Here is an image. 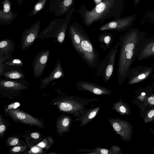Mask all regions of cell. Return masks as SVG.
Segmentation results:
<instances>
[{"instance_id":"obj_7","label":"cell","mask_w":154,"mask_h":154,"mask_svg":"<svg viewBox=\"0 0 154 154\" xmlns=\"http://www.w3.org/2000/svg\"><path fill=\"white\" fill-rule=\"evenodd\" d=\"M154 71L153 67L138 66L131 68L127 76V84L131 85L142 82L152 76Z\"/></svg>"},{"instance_id":"obj_14","label":"cell","mask_w":154,"mask_h":154,"mask_svg":"<svg viewBox=\"0 0 154 154\" xmlns=\"http://www.w3.org/2000/svg\"><path fill=\"white\" fill-rule=\"evenodd\" d=\"M132 18L126 17L115 19L109 21L100 26L99 30H116L119 32H123L127 29L130 25Z\"/></svg>"},{"instance_id":"obj_12","label":"cell","mask_w":154,"mask_h":154,"mask_svg":"<svg viewBox=\"0 0 154 154\" xmlns=\"http://www.w3.org/2000/svg\"><path fill=\"white\" fill-rule=\"evenodd\" d=\"M75 85L79 91H89L97 95H109L112 94V91L109 89L91 82L80 81L76 82Z\"/></svg>"},{"instance_id":"obj_19","label":"cell","mask_w":154,"mask_h":154,"mask_svg":"<svg viewBox=\"0 0 154 154\" xmlns=\"http://www.w3.org/2000/svg\"><path fill=\"white\" fill-rule=\"evenodd\" d=\"M74 120L68 114H63L59 116L56 121V128L58 135L60 137L68 132Z\"/></svg>"},{"instance_id":"obj_30","label":"cell","mask_w":154,"mask_h":154,"mask_svg":"<svg viewBox=\"0 0 154 154\" xmlns=\"http://www.w3.org/2000/svg\"><path fill=\"white\" fill-rule=\"evenodd\" d=\"M20 137L16 136H11L7 139L6 145L8 146L24 145L21 143Z\"/></svg>"},{"instance_id":"obj_37","label":"cell","mask_w":154,"mask_h":154,"mask_svg":"<svg viewBox=\"0 0 154 154\" xmlns=\"http://www.w3.org/2000/svg\"><path fill=\"white\" fill-rule=\"evenodd\" d=\"M30 137L32 138L33 140L38 141V140L39 141L41 140L40 138L41 137V135L39 133L37 132H34L30 134Z\"/></svg>"},{"instance_id":"obj_42","label":"cell","mask_w":154,"mask_h":154,"mask_svg":"<svg viewBox=\"0 0 154 154\" xmlns=\"http://www.w3.org/2000/svg\"><path fill=\"white\" fill-rule=\"evenodd\" d=\"M152 86H154V81L152 82Z\"/></svg>"},{"instance_id":"obj_24","label":"cell","mask_w":154,"mask_h":154,"mask_svg":"<svg viewBox=\"0 0 154 154\" xmlns=\"http://www.w3.org/2000/svg\"><path fill=\"white\" fill-rule=\"evenodd\" d=\"M15 48V44L11 39H2L0 42V56L13 58L12 54Z\"/></svg>"},{"instance_id":"obj_29","label":"cell","mask_w":154,"mask_h":154,"mask_svg":"<svg viewBox=\"0 0 154 154\" xmlns=\"http://www.w3.org/2000/svg\"><path fill=\"white\" fill-rule=\"evenodd\" d=\"M54 142V140L53 137L49 136L45 137L42 141L36 145L42 148L48 150Z\"/></svg>"},{"instance_id":"obj_10","label":"cell","mask_w":154,"mask_h":154,"mask_svg":"<svg viewBox=\"0 0 154 154\" xmlns=\"http://www.w3.org/2000/svg\"><path fill=\"white\" fill-rule=\"evenodd\" d=\"M119 47V42H117L106 56V58L100 63V65L105 66L103 79L105 82H108L112 76Z\"/></svg>"},{"instance_id":"obj_43","label":"cell","mask_w":154,"mask_h":154,"mask_svg":"<svg viewBox=\"0 0 154 154\" xmlns=\"http://www.w3.org/2000/svg\"><path fill=\"white\" fill-rule=\"evenodd\" d=\"M136 2H137L139 0H135Z\"/></svg>"},{"instance_id":"obj_9","label":"cell","mask_w":154,"mask_h":154,"mask_svg":"<svg viewBox=\"0 0 154 154\" xmlns=\"http://www.w3.org/2000/svg\"><path fill=\"white\" fill-rule=\"evenodd\" d=\"M108 120L115 133L120 135L122 140H129L131 129L128 122L116 118H109Z\"/></svg>"},{"instance_id":"obj_38","label":"cell","mask_w":154,"mask_h":154,"mask_svg":"<svg viewBox=\"0 0 154 154\" xmlns=\"http://www.w3.org/2000/svg\"><path fill=\"white\" fill-rule=\"evenodd\" d=\"M20 106V104L19 103L15 102L9 104L7 106H5L4 109H16Z\"/></svg>"},{"instance_id":"obj_26","label":"cell","mask_w":154,"mask_h":154,"mask_svg":"<svg viewBox=\"0 0 154 154\" xmlns=\"http://www.w3.org/2000/svg\"><path fill=\"white\" fill-rule=\"evenodd\" d=\"M112 109L121 115H129L130 111L128 106L120 98L116 102L112 104Z\"/></svg>"},{"instance_id":"obj_20","label":"cell","mask_w":154,"mask_h":154,"mask_svg":"<svg viewBox=\"0 0 154 154\" xmlns=\"http://www.w3.org/2000/svg\"><path fill=\"white\" fill-rule=\"evenodd\" d=\"M1 76L6 79H25L26 75L21 67L5 64Z\"/></svg>"},{"instance_id":"obj_18","label":"cell","mask_w":154,"mask_h":154,"mask_svg":"<svg viewBox=\"0 0 154 154\" xmlns=\"http://www.w3.org/2000/svg\"><path fill=\"white\" fill-rule=\"evenodd\" d=\"M64 72L62 64L59 59H57L55 67L50 75L43 79H40L41 81L40 86L41 88H45L52 81L57 79L63 77Z\"/></svg>"},{"instance_id":"obj_41","label":"cell","mask_w":154,"mask_h":154,"mask_svg":"<svg viewBox=\"0 0 154 154\" xmlns=\"http://www.w3.org/2000/svg\"><path fill=\"white\" fill-rule=\"evenodd\" d=\"M153 67L154 68V63L153 64ZM152 79L154 80V72L153 73H152Z\"/></svg>"},{"instance_id":"obj_28","label":"cell","mask_w":154,"mask_h":154,"mask_svg":"<svg viewBox=\"0 0 154 154\" xmlns=\"http://www.w3.org/2000/svg\"><path fill=\"white\" fill-rule=\"evenodd\" d=\"M47 0H39L34 5L32 11L28 14L27 17L34 16L44 8Z\"/></svg>"},{"instance_id":"obj_6","label":"cell","mask_w":154,"mask_h":154,"mask_svg":"<svg viewBox=\"0 0 154 154\" xmlns=\"http://www.w3.org/2000/svg\"><path fill=\"white\" fill-rule=\"evenodd\" d=\"M5 113L14 121L30 126H35L40 128L44 127L42 119L32 116L24 111L16 109H4Z\"/></svg>"},{"instance_id":"obj_15","label":"cell","mask_w":154,"mask_h":154,"mask_svg":"<svg viewBox=\"0 0 154 154\" xmlns=\"http://www.w3.org/2000/svg\"><path fill=\"white\" fill-rule=\"evenodd\" d=\"M154 57V36L146 37L139 49L137 59L141 60Z\"/></svg>"},{"instance_id":"obj_5","label":"cell","mask_w":154,"mask_h":154,"mask_svg":"<svg viewBox=\"0 0 154 154\" xmlns=\"http://www.w3.org/2000/svg\"><path fill=\"white\" fill-rule=\"evenodd\" d=\"M29 84L25 79H10L0 78V94L2 98L14 99L18 97L21 92L27 89Z\"/></svg>"},{"instance_id":"obj_1","label":"cell","mask_w":154,"mask_h":154,"mask_svg":"<svg viewBox=\"0 0 154 154\" xmlns=\"http://www.w3.org/2000/svg\"><path fill=\"white\" fill-rule=\"evenodd\" d=\"M146 37L145 35L134 30H129L121 35L119 42L120 50L117 72L119 85L127 79L128 72L137 58L139 49Z\"/></svg>"},{"instance_id":"obj_34","label":"cell","mask_w":154,"mask_h":154,"mask_svg":"<svg viewBox=\"0 0 154 154\" xmlns=\"http://www.w3.org/2000/svg\"><path fill=\"white\" fill-rule=\"evenodd\" d=\"M154 119V108L152 109L146 114L144 122L147 123L152 121Z\"/></svg>"},{"instance_id":"obj_33","label":"cell","mask_w":154,"mask_h":154,"mask_svg":"<svg viewBox=\"0 0 154 154\" xmlns=\"http://www.w3.org/2000/svg\"><path fill=\"white\" fill-rule=\"evenodd\" d=\"M27 149L26 146H17L10 149L9 152L11 153H20L25 151Z\"/></svg>"},{"instance_id":"obj_23","label":"cell","mask_w":154,"mask_h":154,"mask_svg":"<svg viewBox=\"0 0 154 154\" xmlns=\"http://www.w3.org/2000/svg\"><path fill=\"white\" fill-rule=\"evenodd\" d=\"M69 34L72 45L78 54L81 57L82 51L81 47L80 37L71 23L68 27Z\"/></svg>"},{"instance_id":"obj_16","label":"cell","mask_w":154,"mask_h":154,"mask_svg":"<svg viewBox=\"0 0 154 154\" xmlns=\"http://www.w3.org/2000/svg\"><path fill=\"white\" fill-rule=\"evenodd\" d=\"M2 5L3 9L0 10V24L8 25L17 17V14L12 11V4L10 0H3Z\"/></svg>"},{"instance_id":"obj_2","label":"cell","mask_w":154,"mask_h":154,"mask_svg":"<svg viewBox=\"0 0 154 154\" xmlns=\"http://www.w3.org/2000/svg\"><path fill=\"white\" fill-rule=\"evenodd\" d=\"M122 0H103L91 10H88L85 5L82 4L77 9L83 22L87 26L94 23L104 21L112 18H119L122 7Z\"/></svg>"},{"instance_id":"obj_31","label":"cell","mask_w":154,"mask_h":154,"mask_svg":"<svg viewBox=\"0 0 154 154\" xmlns=\"http://www.w3.org/2000/svg\"><path fill=\"white\" fill-rule=\"evenodd\" d=\"M4 63L5 64L8 65L18 66L21 68L23 65V62L22 59L14 57L6 60Z\"/></svg>"},{"instance_id":"obj_32","label":"cell","mask_w":154,"mask_h":154,"mask_svg":"<svg viewBox=\"0 0 154 154\" xmlns=\"http://www.w3.org/2000/svg\"><path fill=\"white\" fill-rule=\"evenodd\" d=\"M8 128L7 123L5 122L1 115L0 116V137L2 138Z\"/></svg>"},{"instance_id":"obj_25","label":"cell","mask_w":154,"mask_h":154,"mask_svg":"<svg viewBox=\"0 0 154 154\" xmlns=\"http://www.w3.org/2000/svg\"><path fill=\"white\" fill-rule=\"evenodd\" d=\"M97 40L100 43L102 50L105 51L111 47L113 41L112 33L105 31L100 34L97 37Z\"/></svg>"},{"instance_id":"obj_13","label":"cell","mask_w":154,"mask_h":154,"mask_svg":"<svg viewBox=\"0 0 154 154\" xmlns=\"http://www.w3.org/2000/svg\"><path fill=\"white\" fill-rule=\"evenodd\" d=\"M75 0H52L49 3L48 11L57 17L66 13L73 7Z\"/></svg>"},{"instance_id":"obj_17","label":"cell","mask_w":154,"mask_h":154,"mask_svg":"<svg viewBox=\"0 0 154 154\" xmlns=\"http://www.w3.org/2000/svg\"><path fill=\"white\" fill-rule=\"evenodd\" d=\"M62 19H54L52 20L49 25L39 33L38 38L42 39L45 38H56L61 26Z\"/></svg>"},{"instance_id":"obj_36","label":"cell","mask_w":154,"mask_h":154,"mask_svg":"<svg viewBox=\"0 0 154 154\" xmlns=\"http://www.w3.org/2000/svg\"><path fill=\"white\" fill-rule=\"evenodd\" d=\"M112 154H119L122 153L121 148L116 145H113L111 146L110 149Z\"/></svg>"},{"instance_id":"obj_40","label":"cell","mask_w":154,"mask_h":154,"mask_svg":"<svg viewBox=\"0 0 154 154\" xmlns=\"http://www.w3.org/2000/svg\"><path fill=\"white\" fill-rule=\"evenodd\" d=\"M19 5H21L24 0H15Z\"/></svg>"},{"instance_id":"obj_22","label":"cell","mask_w":154,"mask_h":154,"mask_svg":"<svg viewBox=\"0 0 154 154\" xmlns=\"http://www.w3.org/2000/svg\"><path fill=\"white\" fill-rule=\"evenodd\" d=\"M94 103L91 105L88 110L83 116L76 118V120L80 122V126H83L89 123L97 116L100 109V106L93 108Z\"/></svg>"},{"instance_id":"obj_8","label":"cell","mask_w":154,"mask_h":154,"mask_svg":"<svg viewBox=\"0 0 154 154\" xmlns=\"http://www.w3.org/2000/svg\"><path fill=\"white\" fill-rule=\"evenodd\" d=\"M41 25V21L38 20L23 30L20 39L22 51L27 49L34 43L39 34Z\"/></svg>"},{"instance_id":"obj_35","label":"cell","mask_w":154,"mask_h":154,"mask_svg":"<svg viewBox=\"0 0 154 154\" xmlns=\"http://www.w3.org/2000/svg\"><path fill=\"white\" fill-rule=\"evenodd\" d=\"M41 147L36 145L32 147L29 151V153H42L43 152Z\"/></svg>"},{"instance_id":"obj_27","label":"cell","mask_w":154,"mask_h":154,"mask_svg":"<svg viewBox=\"0 0 154 154\" xmlns=\"http://www.w3.org/2000/svg\"><path fill=\"white\" fill-rule=\"evenodd\" d=\"M78 152H85L90 154H112L110 149L96 147L94 149H81L77 151Z\"/></svg>"},{"instance_id":"obj_3","label":"cell","mask_w":154,"mask_h":154,"mask_svg":"<svg viewBox=\"0 0 154 154\" xmlns=\"http://www.w3.org/2000/svg\"><path fill=\"white\" fill-rule=\"evenodd\" d=\"M58 96L54 99L51 104L56 105L60 112L71 115L78 118L84 115L88 110L85 107L91 102L99 101L97 98H81L78 96H67L62 93L60 88L57 89Z\"/></svg>"},{"instance_id":"obj_39","label":"cell","mask_w":154,"mask_h":154,"mask_svg":"<svg viewBox=\"0 0 154 154\" xmlns=\"http://www.w3.org/2000/svg\"><path fill=\"white\" fill-rule=\"evenodd\" d=\"M149 103L151 105H154V97L151 96L149 97L148 99Z\"/></svg>"},{"instance_id":"obj_21","label":"cell","mask_w":154,"mask_h":154,"mask_svg":"<svg viewBox=\"0 0 154 154\" xmlns=\"http://www.w3.org/2000/svg\"><path fill=\"white\" fill-rule=\"evenodd\" d=\"M75 10V8L73 7L66 13L64 17L62 19V25L59 34L57 38L54 40V41L57 42L60 45L62 44L65 42L67 30L72 16Z\"/></svg>"},{"instance_id":"obj_4","label":"cell","mask_w":154,"mask_h":154,"mask_svg":"<svg viewBox=\"0 0 154 154\" xmlns=\"http://www.w3.org/2000/svg\"><path fill=\"white\" fill-rule=\"evenodd\" d=\"M72 23L81 38L82 51L81 57L90 68L92 69L97 68L100 61L98 51L94 47L82 26L76 22Z\"/></svg>"},{"instance_id":"obj_11","label":"cell","mask_w":154,"mask_h":154,"mask_svg":"<svg viewBox=\"0 0 154 154\" xmlns=\"http://www.w3.org/2000/svg\"><path fill=\"white\" fill-rule=\"evenodd\" d=\"M50 51L48 49L43 50L38 52L35 56L32 64L33 74L36 78L42 74L46 67L49 57Z\"/></svg>"}]
</instances>
